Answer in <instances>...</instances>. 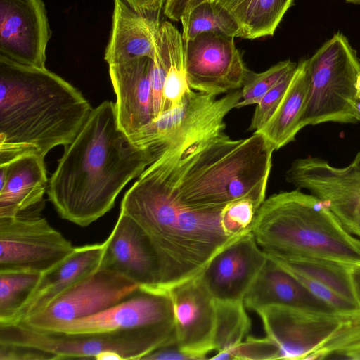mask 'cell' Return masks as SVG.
Returning a JSON list of instances; mask_svg holds the SVG:
<instances>
[{
    "mask_svg": "<svg viewBox=\"0 0 360 360\" xmlns=\"http://www.w3.org/2000/svg\"><path fill=\"white\" fill-rule=\"evenodd\" d=\"M120 212L148 238L159 264L158 289L165 291L199 275L217 254L250 232L256 213L246 200L217 209L184 204L162 155L125 193Z\"/></svg>",
    "mask_w": 360,
    "mask_h": 360,
    "instance_id": "6da1fadb",
    "label": "cell"
},
{
    "mask_svg": "<svg viewBox=\"0 0 360 360\" xmlns=\"http://www.w3.org/2000/svg\"><path fill=\"white\" fill-rule=\"evenodd\" d=\"M157 158L120 128L115 103L93 108L49 181V200L63 219L86 227L108 212L133 179Z\"/></svg>",
    "mask_w": 360,
    "mask_h": 360,
    "instance_id": "7a4b0ae2",
    "label": "cell"
},
{
    "mask_svg": "<svg viewBox=\"0 0 360 360\" xmlns=\"http://www.w3.org/2000/svg\"><path fill=\"white\" fill-rule=\"evenodd\" d=\"M92 110L80 91L46 67L0 56V164L25 155L44 158L68 146Z\"/></svg>",
    "mask_w": 360,
    "mask_h": 360,
    "instance_id": "3957f363",
    "label": "cell"
},
{
    "mask_svg": "<svg viewBox=\"0 0 360 360\" xmlns=\"http://www.w3.org/2000/svg\"><path fill=\"white\" fill-rule=\"evenodd\" d=\"M274 149L259 133L232 139L211 133L162 154L182 202L222 208L243 198L265 200Z\"/></svg>",
    "mask_w": 360,
    "mask_h": 360,
    "instance_id": "277c9868",
    "label": "cell"
},
{
    "mask_svg": "<svg viewBox=\"0 0 360 360\" xmlns=\"http://www.w3.org/2000/svg\"><path fill=\"white\" fill-rule=\"evenodd\" d=\"M251 232L264 252L307 257L346 266L360 264V239L349 232L328 207L300 189L281 191L257 210Z\"/></svg>",
    "mask_w": 360,
    "mask_h": 360,
    "instance_id": "5b68a950",
    "label": "cell"
},
{
    "mask_svg": "<svg viewBox=\"0 0 360 360\" xmlns=\"http://www.w3.org/2000/svg\"><path fill=\"white\" fill-rule=\"evenodd\" d=\"M176 342L175 326L66 334L35 330L23 323L0 325V344L23 347L30 360H98L108 352L117 353L122 360H140L153 350Z\"/></svg>",
    "mask_w": 360,
    "mask_h": 360,
    "instance_id": "8992f818",
    "label": "cell"
},
{
    "mask_svg": "<svg viewBox=\"0 0 360 360\" xmlns=\"http://www.w3.org/2000/svg\"><path fill=\"white\" fill-rule=\"evenodd\" d=\"M311 89L302 128L325 122H356L352 105L360 61L342 33L335 34L309 58Z\"/></svg>",
    "mask_w": 360,
    "mask_h": 360,
    "instance_id": "52a82bcc",
    "label": "cell"
},
{
    "mask_svg": "<svg viewBox=\"0 0 360 360\" xmlns=\"http://www.w3.org/2000/svg\"><path fill=\"white\" fill-rule=\"evenodd\" d=\"M240 98L241 89L219 98L191 89L180 104L163 112L129 138L158 159L171 148L224 130V119Z\"/></svg>",
    "mask_w": 360,
    "mask_h": 360,
    "instance_id": "ba28073f",
    "label": "cell"
},
{
    "mask_svg": "<svg viewBox=\"0 0 360 360\" xmlns=\"http://www.w3.org/2000/svg\"><path fill=\"white\" fill-rule=\"evenodd\" d=\"M255 312L266 335L279 349V359L312 360L314 355L360 314L349 315L285 305Z\"/></svg>",
    "mask_w": 360,
    "mask_h": 360,
    "instance_id": "9c48e42d",
    "label": "cell"
},
{
    "mask_svg": "<svg viewBox=\"0 0 360 360\" xmlns=\"http://www.w3.org/2000/svg\"><path fill=\"white\" fill-rule=\"evenodd\" d=\"M74 248L41 214L0 217V273L41 274Z\"/></svg>",
    "mask_w": 360,
    "mask_h": 360,
    "instance_id": "30bf717a",
    "label": "cell"
},
{
    "mask_svg": "<svg viewBox=\"0 0 360 360\" xmlns=\"http://www.w3.org/2000/svg\"><path fill=\"white\" fill-rule=\"evenodd\" d=\"M285 180L323 201L349 232L360 237V152L343 167L318 157L296 159Z\"/></svg>",
    "mask_w": 360,
    "mask_h": 360,
    "instance_id": "8fae6325",
    "label": "cell"
},
{
    "mask_svg": "<svg viewBox=\"0 0 360 360\" xmlns=\"http://www.w3.org/2000/svg\"><path fill=\"white\" fill-rule=\"evenodd\" d=\"M140 287L120 274L98 269L22 322L35 330L51 331L58 326L102 311L135 294Z\"/></svg>",
    "mask_w": 360,
    "mask_h": 360,
    "instance_id": "7c38bea8",
    "label": "cell"
},
{
    "mask_svg": "<svg viewBox=\"0 0 360 360\" xmlns=\"http://www.w3.org/2000/svg\"><path fill=\"white\" fill-rule=\"evenodd\" d=\"M184 42L186 74L191 89L217 96L243 87L250 70L234 37L208 32Z\"/></svg>",
    "mask_w": 360,
    "mask_h": 360,
    "instance_id": "4fadbf2b",
    "label": "cell"
},
{
    "mask_svg": "<svg viewBox=\"0 0 360 360\" xmlns=\"http://www.w3.org/2000/svg\"><path fill=\"white\" fill-rule=\"evenodd\" d=\"M51 33L43 0H0V56L45 68Z\"/></svg>",
    "mask_w": 360,
    "mask_h": 360,
    "instance_id": "5bb4252c",
    "label": "cell"
},
{
    "mask_svg": "<svg viewBox=\"0 0 360 360\" xmlns=\"http://www.w3.org/2000/svg\"><path fill=\"white\" fill-rule=\"evenodd\" d=\"M159 326H175L168 292L140 288L132 296L102 311L63 323L50 332L93 333Z\"/></svg>",
    "mask_w": 360,
    "mask_h": 360,
    "instance_id": "9a60e30c",
    "label": "cell"
},
{
    "mask_svg": "<svg viewBox=\"0 0 360 360\" xmlns=\"http://www.w3.org/2000/svg\"><path fill=\"white\" fill-rule=\"evenodd\" d=\"M167 292L174 307L179 348L193 359H206V355L214 350L216 307L200 274Z\"/></svg>",
    "mask_w": 360,
    "mask_h": 360,
    "instance_id": "2e32d148",
    "label": "cell"
},
{
    "mask_svg": "<svg viewBox=\"0 0 360 360\" xmlns=\"http://www.w3.org/2000/svg\"><path fill=\"white\" fill-rule=\"evenodd\" d=\"M266 260L250 231L217 254L200 277L214 301L243 302Z\"/></svg>",
    "mask_w": 360,
    "mask_h": 360,
    "instance_id": "e0dca14e",
    "label": "cell"
},
{
    "mask_svg": "<svg viewBox=\"0 0 360 360\" xmlns=\"http://www.w3.org/2000/svg\"><path fill=\"white\" fill-rule=\"evenodd\" d=\"M103 243L99 269L115 271L140 288L158 289L160 269L156 254L146 233L131 218L120 212Z\"/></svg>",
    "mask_w": 360,
    "mask_h": 360,
    "instance_id": "ac0fdd59",
    "label": "cell"
},
{
    "mask_svg": "<svg viewBox=\"0 0 360 360\" xmlns=\"http://www.w3.org/2000/svg\"><path fill=\"white\" fill-rule=\"evenodd\" d=\"M152 65L144 56L109 65L117 122L129 137L153 120Z\"/></svg>",
    "mask_w": 360,
    "mask_h": 360,
    "instance_id": "d6986e66",
    "label": "cell"
},
{
    "mask_svg": "<svg viewBox=\"0 0 360 360\" xmlns=\"http://www.w3.org/2000/svg\"><path fill=\"white\" fill-rule=\"evenodd\" d=\"M48 184L41 157L25 155L0 164V217L41 214Z\"/></svg>",
    "mask_w": 360,
    "mask_h": 360,
    "instance_id": "ffe728a7",
    "label": "cell"
},
{
    "mask_svg": "<svg viewBox=\"0 0 360 360\" xmlns=\"http://www.w3.org/2000/svg\"><path fill=\"white\" fill-rule=\"evenodd\" d=\"M104 243L75 247L72 252L41 276L12 320L18 323L41 311L69 288L99 269Z\"/></svg>",
    "mask_w": 360,
    "mask_h": 360,
    "instance_id": "44dd1931",
    "label": "cell"
},
{
    "mask_svg": "<svg viewBox=\"0 0 360 360\" xmlns=\"http://www.w3.org/2000/svg\"><path fill=\"white\" fill-rule=\"evenodd\" d=\"M160 18L140 14L123 0H114L112 24L104 58L108 64L153 58Z\"/></svg>",
    "mask_w": 360,
    "mask_h": 360,
    "instance_id": "7402d4cb",
    "label": "cell"
},
{
    "mask_svg": "<svg viewBox=\"0 0 360 360\" xmlns=\"http://www.w3.org/2000/svg\"><path fill=\"white\" fill-rule=\"evenodd\" d=\"M245 308L256 311L268 305H285L335 311L313 295L292 274L267 257V260L245 295Z\"/></svg>",
    "mask_w": 360,
    "mask_h": 360,
    "instance_id": "603a6c76",
    "label": "cell"
},
{
    "mask_svg": "<svg viewBox=\"0 0 360 360\" xmlns=\"http://www.w3.org/2000/svg\"><path fill=\"white\" fill-rule=\"evenodd\" d=\"M311 89L308 59L300 60L291 82L277 109L257 133L261 134L277 150L295 140L302 129V120Z\"/></svg>",
    "mask_w": 360,
    "mask_h": 360,
    "instance_id": "cb8c5ba5",
    "label": "cell"
},
{
    "mask_svg": "<svg viewBox=\"0 0 360 360\" xmlns=\"http://www.w3.org/2000/svg\"><path fill=\"white\" fill-rule=\"evenodd\" d=\"M155 51L165 72L163 112L180 104L191 90L186 74L182 34L171 22L165 21L161 23Z\"/></svg>",
    "mask_w": 360,
    "mask_h": 360,
    "instance_id": "d4e9b609",
    "label": "cell"
},
{
    "mask_svg": "<svg viewBox=\"0 0 360 360\" xmlns=\"http://www.w3.org/2000/svg\"><path fill=\"white\" fill-rule=\"evenodd\" d=\"M266 255L282 268L298 272L314 280L356 304L349 278L350 266L316 257H283L267 253Z\"/></svg>",
    "mask_w": 360,
    "mask_h": 360,
    "instance_id": "484cf974",
    "label": "cell"
},
{
    "mask_svg": "<svg viewBox=\"0 0 360 360\" xmlns=\"http://www.w3.org/2000/svg\"><path fill=\"white\" fill-rule=\"evenodd\" d=\"M180 21L184 41L208 32L234 38L242 36L240 26L227 13L217 8L210 1H205L184 13Z\"/></svg>",
    "mask_w": 360,
    "mask_h": 360,
    "instance_id": "4316f807",
    "label": "cell"
},
{
    "mask_svg": "<svg viewBox=\"0 0 360 360\" xmlns=\"http://www.w3.org/2000/svg\"><path fill=\"white\" fill-rule=\"evenodd\" d=\"M215 302L216 325L214 348L227 351L243 340L251 328V320L243 302Z\"/></svg>",
    "mask_w": 360,
    "mask_h": 360,
    "instance_id": "83f0119b",
    "label": "cell"
},
{
    "mask_svg": "<svg viewBox=\"0 0 360 360\" xmlns=\"http://www.w3.org/2000/svg\"><path fill=\"white\" fill-rule=\"evenodd\" d=\"M40 276V274L35 273H0V325L12 320Z\"/></svg>",
    "mask_w": 360,
    "mask_h": 360,
    "instance_id": "f1b7e54d",
    "label": "cell"
},
{
    "mask_svg": "<svg viewBox=\"0 0 360 360\" xmlns=\"http://www.w3.org/2000/svg\"><path fill=\"white\" fill-rule=\"evenodd\" d=\"M293 0H257L245 22L241 38L273 35Z\"/></svg>",
    "mask_w": 360,
    "mask_h": 360,
    "instance_id": "f546056e",
    "label": "cell"
},
{
    "mask_svg": "<svg viewBox=\"0 0 360 360\" xmlns=\"http://www.w3.org/2000/svg\"><path fill=\"white\" fill-rule=\"evenodd\" d=\"M297 65V63L286 60L260 73L250 70L241 88V98L236 108L257 105L268 91L288 72L295 69Z\"/></svg>",
    "mask_w": 360,
    "mask_h": 360,
    "instance_id": "4dcf8cb0",
    "label": "cell"
},
{
    "mask_svg": "<svg viewBox=\"0 0 360 360\" xmlns=\"http://www.w3.org/2000/svg\"><path fill=\"white\" fill-rule=\"evenodd\" d=\"M210 359H279V349L267 337L248 336L245 340L227 351L218 352Z\"/></svg>",
    "mask_w": 360,
    "mask_h": 360,
    "instance_id": "1f68e13d",
    "label": "cell"
},
{
    "mask_svg": "<svg viewBox=\"0 0 360 360\" xmlns=\"http://www.w3.org/2000/svg\"><path fill=\"white\" fill-rule=\"evenodd\" d=\"M296 68L288 72L256 105L249 130L259 131L271 118L285 95Z\"/></svg>",
    "mask_w": 360,
    "mask_h": 360,
    "instance_id": "d6a6232c",
    "label": "cell"
},
{
    "mask_svg": "<svg viewBox=\"0 0 360 360\" xmlns=\"http://www.w3.org/2000/svg\"><path fill=\"white\" fill-rule=\"evenodd\" d=\"M210 1L217 8L231 16L240 26L242 32L251 10L257 1V0Z\"/></svg>",
    "mask_w": 360,
    "mask_h": 360,
    "instance_id": "836d02e7",
    "label": "cell"
},
{
    "mask_svg": "<svg viewBox=\"0 0 360 360\" xmlns=\"http://www.w3.org/2000/svg\"><path fill=\"white\" fill-rule=\"evenodd\" d=\"M207 1L210 0H165L163 12L170 20L178 21L184 13Z\"/></svg>",
    "mask_w": 360,
    "mask_h": 360,
    "instance_id": "e575fe53",
    "label": "cell"
},
{
    "mask_svg": "<svg viewBox=\"0 0 360 360\" xmlns=\"http://www.w3.org/2000/svg\"><path fill=\"white\" fill-rule=\"evenodd\" d=\"M142 359L147 360H184L193 359L179 348L176 342L162 346L150 352Z\"/></svg>",
    "mask_w": 360,
    "mask_h": 360,
    "instance_id": "d590c367",
    "label": "cell"
},
{
    "mask_svg": "<svg viewBox=\"0 0 360 360\" xmlns=\"http://www.w3.org/2000/svg\"><path fill=\"white\" fill-rule=\"evenodd\" d=\"M136 11L146 16L160 18L165 0H123Z\"/></svg>",
    "mask_w": 360,
    "mask_h": 360,
    "instance_id": "8d00e7d4",
    "label": "cell"
},
{
    "mask_svg": "<svg viewBox=\"0 0 360 360\" xmlns=\"http://www.w3.org/2000/svg\"><path fill=\"white\" fill-rule=\"evenodd\" d=\"M343 338L346 347L360 342V318L355 320L347 328Z\"/></svg>",
    "mask_w": 360,
    "mask_h": 360,
    "instance_id": "74e56055",
    "label": "cell"
},
{
    "mask_svg": "<svg viewBox=\"0 0 360 360\" xmlns=\"http://www.w3.org/2000/svg\"><path fill=\"white\" fill-rule=\"evenodd\" d=\"M349 274L354 295L360 308V264L350 266Z\"/></svg>",
    "mask_w": 360,
    "mask_h": 360,
    "instance_id": "f35d334b",
    "label": "cell"
},
{
    "mask_svg": "<svg viewBox=\"0 0 360 360\" xmlns=\"http://www.w3.org/2000/svg\"><path fill=\"white\" fill-rule=\"evenodd\" d=\"M338 355L348 359L360 360V342L347 347L338 353Z\"/></svg>",
    "mask_w": 360,
    "mask_h": 360,
    "instance_id": "ab89813d",
    "label": "cell"
},
{
    "mask_svg": "<svg viewBox=\"0 0 360 360\" xmlns=\"http://www.w3.org/2000/svg\"><path fill=\"white\" fill-rule=\"evenodd\" d=\"M353 115L356 121H360V98H356L352 105Z\"/></svg>",
    "mask_w": 360,
    "mask_h": 360,
    "instance_id": "60d3db41",
    "label": "cell"
},
{
    "mask_svg": "<svg viewBox=\"0 0 360 360\" xmlns=\"http://www.w3.org/2000/svg\"><path fill=\"white\" fill-rule=\"evenodd\" d=\"M356 89V98H360V73L357 77Z\"/></svg>",
    "mask_w": 360,
    "mask_h": 360,
    "instance_id": "b9f144b4",
    "label": "cell"
},
{
    "mask_svg": "<svg viewBox=\"0 0 360 360\" xmlns=\"http://www.w3.org/2000/svg\"><path fill=\"white\" fill-rule=\"evenodd\" d=\"M348 3L354 4H360V0H345Z\"/></svg>",
    "mask_w": 360,
    "mask_h": 360,
    "instance_id": "7bdbcfd3",
    "label": "cell"
}]
</instances>
